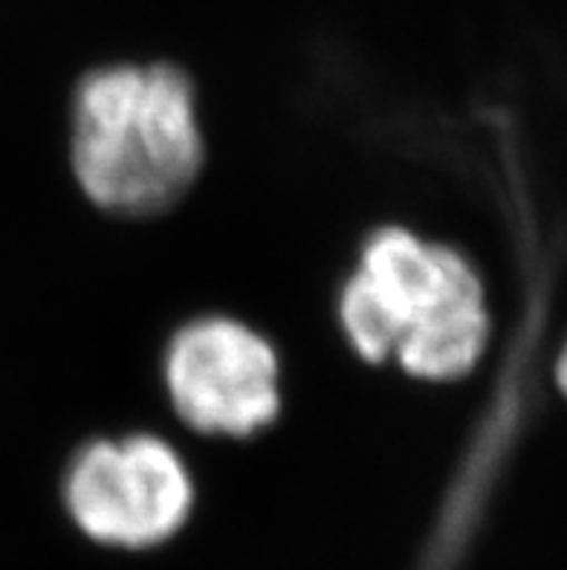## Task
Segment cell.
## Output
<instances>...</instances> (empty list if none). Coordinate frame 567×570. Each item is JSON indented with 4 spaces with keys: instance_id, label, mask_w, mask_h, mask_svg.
I'll list each match as a JSON object with an SVG mask.
<instances>
[{
    "instance_id": "6da1fadb",
    "label": "cell",
    "mask_w": 567,
    "mask_h": 570,
    "mask_svg": "<svg viewBox=\"0 0 567 570\" xmlns=\"http://www.w3.org/2000/svg\"><path fill=\"white\" fill-rule=\"evenodd\" d=\"M339 331L360 360L452 383L481 362L489 311L481 278L458 249L400 224L377 226L336 293Z\"/></svg>"
},
{
    "instance_id": "5b68a950",
    "label": "cell",
    "mask_w": 567,
    "mask_h": 570,
    "mask_svg": "<svg viewBox=\"0 0 567 570\" xmlns=\"http://www.w3.org/2000/svg\"><path fill=\"white\" fill-rule=\"evenodd\" d=\"M556 376H559L561 391H565V394H567V347H565V351H561V356H559V365H556Z\"/></svg>"
},
{
    "instance_id": "7a4b0ae2",
    "label": "cell",
    "mask_w": 567,
    "mask_h": 570,
    "mask_svg": "<svg viewBox=\"0 0 567 570\" xmlns=\"http://www.w3.org/2000/svg\"><path fill=\"white\" fill-rule=\"evenodd\" d=\"M203 166L194 81L172 61L87 70L70 99V168L96 209L157 215Z\"/></svg>"
},
{
    "instance_id": "277c9868",
    "label": "cell",
    "mask_w": 567,
    "mask_h": 570,
    "mask_svg": "<svg viewBox=\"0 0 567 570\" xmlns=\"http://www.w3.org/2000/svg\"><path fill=\"white\" fill-rule=\"evenodd\" d=\"M278 354L266 336L223 313L174 331L163 356V385L180 429L244 441L281 412Z\"/></svg>"
},
{
    "instance_id": "3957f363",
    "label": "cell",
    "mask_w": 567,
    "mask_h": 570,
    "mask_svg": "<svg viewBox=\"0 0 567 570\" xmlns=\"http://www.w3.org/2000/svg\"><path fill=\"white\" fill-rule=\"evenodd\" d=\"M76 528L108 548L143 550L172 539L194 507V478L172 441L154 432L94 438L65 470Z\"/></svg>"
}]
</instances>
